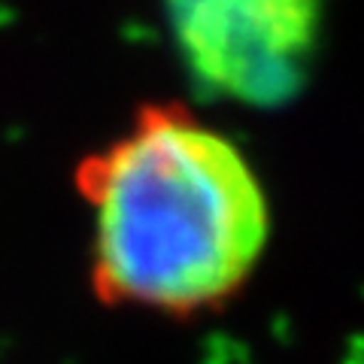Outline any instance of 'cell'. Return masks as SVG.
Wrapping results in <instances>:
<instances>
[{"instance_id": "1", "label": "cell", "mask_w": 364, "mask_h": 364, "mask_svg": "<svg viewBox=\"0 0 364 364\" xmlns=\"http://www.w3.org/2000/svg\"><path fill=\"white\" fill-rule=\"evenodd\" d=\"M91 219L88 286L112 310L222 313L273 237L270 195L231 136L179 100H146L73 167Z\"/></svg>"}, {"instance_id": "2", "label": "cell", "mask_w": 364, "mask_h": 364, "mask_svg": "<svg viewBox=\"0 0 364 364\" xmlns=\"http://www.w3.org/2000/svg\"><path fill=\"white\" fill-rule=\"evenodd\" d=\"M167 9L200 82L255 107L298 91L322 25V0H167Z\"/></svg>"}]
</instances>
